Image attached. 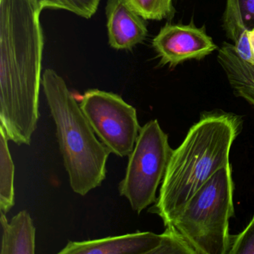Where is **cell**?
<instances>
[{
    "mask_svg": "<svg viewBox=\"0 0 254 254\" xmlns=\"http://www.w3.org/2000/svg\"><path fill=\"white\" fill-rule=\"evenodd\" d=\"M37 0H0V127L29 145L39 120L44 38Z\"/></svg>",
    "mask_w": 254,
    "mask_h": 254,
    "instance_id": "cell-1",
    "label": "cell"
},
{
    "mask_svg": "<svg viewBox=\"0 0 254 254\" xmlns=\"http://www.w3.org/2000/svg\"><path fill=\"white\" fill-rule=\"evenodd\" d=\"M240 117L233 114L206 113L173 150L155 204L165 227L172 224L194 193L219 169L230 165L232 145L240 133Z\"/></svg>",
    "mask_w": 254,
    "mask_h": 254,
    "instance_id": "cell-2",
    "label": "cell"
},
{
    "mask_svg": "<svg viewBox=\"0 0 254 254\" xmlns=\"http://www.w3.org/2000/svg\"><path fill=\"white\" fill-rule=\"evenodd\" d=\"M42 86L56 127V136L69 184L85 196L106 178L111 151L96 138L66 81L54 69L44 71Z\"/></svg>",
    "mask_w": 254,
    "mask_h": 254,
    "instance_id": "cell-3",
    "label": "cell"
},
{
    "mask_svg": "<svg viewBox=\"0 0 254 254\" xmlns=\"http://www.w3.org/2000/svg\"><path fill=\"white\" fill-rule=\"evenodd\" d=\"M231 166L215 172L186 203L172 224L195 254H226L234 215Z\"/></svg>",
    "mask_w": 254,
    "mask_h": 254,
    "instance_id": "cell-4",
    "label": "cell"
},
{
    "mask_svg": "<svg viewBox=\"0 0 254 254\" xmlns=\"http://www.w3.org/2000/svg\"><path fill=\"white\" fill-rule=\"evenodd\" d=\"M172 151L168 135L157 120L141 127L128 156L126 175L119 184L120 195L128 200L132 209L138 214L157 200V190L164 178Z\"/></svg>",
    "mask_w": 254,
    "mask_h": 254,
    "instance_id": "cell-5",
    "label": "cell"
},
{
    "mask_svg": "<svg viewBox=\"0 0 254 254\" xmlns=\"http://www.w3.org/2000/svg\"><path fill=\"white\" fill-rule=\"evenodd\" d=\"M79 105L101 142L118 157H128L142 127L136 109L120 95L98 89L86 91Z\"/></svg>",
    "mask_w": 254,
    "mask_h": 254,
    "instance_id": "cell-6",
    "label": "cell"
},
{
    "mask_svg": "<svg viewBox=\"0 0 254 254\" xmlns=\"http://www.w3.org/2000/svg\"><path fill=\"white\" fill-rule=\"evenodd\" d=\"M163 64L175 66L190 60H201L218 49L204 29L193 25L166 24L152 41Z\"/></svg>",
    "mask_w": 254,
    "mask_h": 254,
    "instance_id": "cell-7",
    "label": "cell"
},
{
    "mask_svg": "<svg viewBox=\"0 0 254 254\" xmlns=\"http://www.w3.org/2000/svg\"><path fill=\"white\" fill-rule=\"evenodd\" d=\"M162 235L136 231L119 236L83 242H69L59 254H153Z\"/></svg>",
    "mask_w": 254,
    "mask_h": 254,
    "instance_id": "cell-8",
    "label": "cell"
},
{
    "mask_svg": "<svg viewBox=\"0 0 254 254\" xmlns=\"http://www.w3.org/2000/svg\"><path fill=\"white\" fill-rule=\"evenodd\" d=\"M108 44L114 50H131L148 35L145 19L127 0H108L105 8Z\"/></svg>",
    "mask_w": 254,
    "mask_h": 254,
    "instance_id": "cell-9",
    "label": "cell"
},
{
    "mask_svg": "<svg viewBox=\"0 0 254 254\" xmlns=\"http://www.w3.org/2000/svg\"><path fill=\"white\" fill-rule=\"evenodd\" d=\"M223 27L238 56L253 62L248 32L254 27V0H227Z\"/></svg>",
    "mask_w": 254,
    "mask_h": 254,
    "instance_id": "cell-10",
    "label": "cell"
},
{
    "mask_svg": "<svg viewBox=\"0 0 254 254\" xmlns=\"http://www.w3.org/2000/svg\"><path fill=\"white\" fill-rule=\"evenodd\" d=\"M217 59L235 94L254 107V63L241 59L227 42L218 49Z\"/></svg>",
    "mask_w": 254,
    "mask_h": 254,
    "instance_id": "cell-11",
    "label": "cell"
},
{
    "mask_svg": "<svg viewBox=\"0 0 254 254\" xmlns=\"http://www.w3.org/2000/svg\"><path fill=\"white\" fill-rule=\"evenodd\" d=\"M2 239L0 254H34L36 228L30 214L22 210L8 222L5 213L0 211Z\"/></svg>",
    "mask_w": 254,
    "mask_h": 254,
    "instance_id": "cell-12",
    "label": "cell"
},
{
    "mask_svg": "<svg viewBox=\"0 0 254 254\" xmlns=\"http://www.w3.org/2000/svg\"><path fill=\"white\" fill-rule=\"evenodd\" d=\"M0 211L4 213L14 206V164L8 148V139L0 127Z\"/></svg>",
    "mask_w": 254,
    "mask_h": 254,
    "instance_id": "cell-13",
    "label": "cell"
},
{
    "mask_svg": "<svg viewBox=\"0 0 254 254\" xmlns=\"http://www.w3.org/2000/svg\"><path fill=\"white\" fill-rule=\"evenodd\" d=\"M43 10H64L85 19L97 11L100 0H37Z\"/></svg>",
    "mask_w": 254,
    "mask_h": 254,
    "instance_id": "cell-14",
    "label": "cell"
},
{
    "mask_svg": "<svg viewBox=\"0 0 254 254\" xmlns=\"http://www.w3.org/2000/svg\"><path fill=\"white\" fill-rule=\"evenodd\" d=\"M145 20H161L172 12V0H127Z\"/></svg>",
    "mask_w": 254,
    "mask_h": 254,
    "instance_id": "cell-15",
    "label": "cell"
},
{
    "mask_svg": "<svg viewBox=\"0 0 254 254\" xmlns=\"http://www.w3.org/2000/svg\"><path fill=\"white\" fill-rule=\"evenodd\" d=\"M161 235V244L153 254H195L187 241L173 227H166Z\"/></svg>",
    "mask_w": 254,
    "mask_h": 254,
    "instance_id": "cell-16",
    "label": "cell"
},
{
    "mask_svg": "<svg viewBox=\"0 0 254 254\" xmlns=\"http://www.w3.org/2000/svg\"><path fill=\"white\" fill-rule=\"evenodd\" d=\"M254 254V216L246 228L230 240L228 254Z\"/></svg>",
    "mask_w": 254,
    "mask_h": 254,
    "instance_id": "cell-17",
    "label": "cell"
},
{
    "mask_svg": "<svg viewBox=\"0 0 254 254\" xmlns=\"http://www.w3.org/2000/svg\"><path fill=\"white\" fill-rule=\"evenodd\" d=\"M248 41H249L250 47H251V54H252L253 62L254 63V27L248 30Z\"/></svg>",
    "mask_w": 254,
    "mask_h": 254,
    "instance_id": "cell-18",
    "label": "cell"
}]
</instances>
